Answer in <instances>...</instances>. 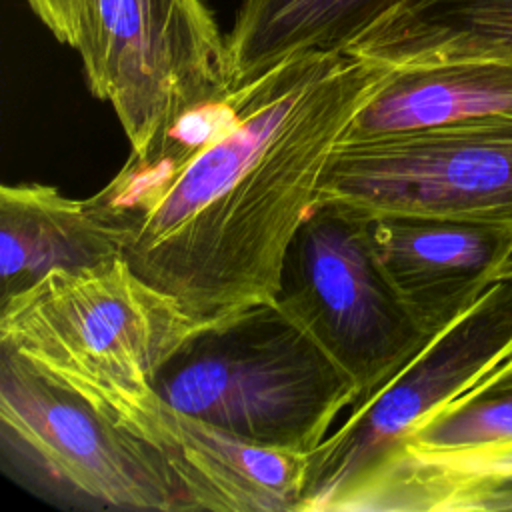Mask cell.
<instances>
[{
    "instance_id": "obj_1",
    "label": "cell",
    "mask_w": 512,
    "mask_h": 512,
    "mask_svg": "<svg viewBox=\"0 0 512 512\" xmlns=\"http://www.w3.org/2000/svg\"><path fill=\"white\" fill-rule=\"evenodd\" d=\"M386 70L348 52L292 56L188 110L88 208L196 326L274 302L326 162Z\"/></svg>"
},
{
    "instance_id": "obj_2",
    "label": "cell",
    "mask_w": 512,
    "mask_h": 512,
    "mask_svg": "<svg viewBox=\"0 0 512 512\" xmlns=\"http://www.w3.org/2000/svg\"><path fill=\"white\" fill-rule=\"evenodd\" d=\"M152 386L230 434L302 454L330 436L358 396L352 378L276 302L196 326Z\"/></svg>"
},
{
    "instance_id": "obj_3",
    "label": "cell",
    "mask_w": 512,
    "mask_h": 512,
    "mask_svg": "<svg viewBox=\"0 0 512 512\" xmlns=\"http://www.w3.org/2000/svg\"><path fill=\"white\" fill-rule=\"evenodd\" d=\"M0 462L16 484L58 508L196 512L152 446L2 346Z\"/></svg>"
},
{
    "instance_id": "obj_4",
    "label": "cell",
    "mask_w": 512,
    "mask_h": 512,
    "mask_svg": "<svg viewBox=\"0 0 512 512\" xmlns=\"http://www.w3.org/2000/svg\"><path fill=\"white\" fill-rule=\"evenodd\" d=\"M196 328L180 302L122 256L52 270L0 304V346L54 374L152 386Z\"/></svg>"
},
{
    "instance_id": "obj_5",
    "label": "cell",
    "mask_w": 512,
    "mask_h": 512,
    "mask_svg": "<svg viewBox=\"0 0 512 512\" xmlns=\"http://www.w3.org/2000/svg\"><path fill=\"white\" fill-rule=\"evenodd\" d=\"M74 50L134 154L232 88L226 36L202 0H80Z\"/></svg>"
},
{
    "instance_id": "obj_6",
    "label": "cell",
    "mask_w": 512,
    "mask_h": 512,
    "mask_svg": "<svg viewBox=\"0 0 512 512\" xmlns=\"http://www.w3.org/2000/svg\"><path fill=\"white\" fill-rule=\"evenodd\" d=\"M368 222L356 210L314 202L286 250L274 300L352 378V406L374 396L432 338L386 280Z\"/></svg>"
},
{
    "instance_id": "obj_7",
    "label": "cell",
    "mask_w": 512,
    "mask_h": 512,
    "mask_svg": "<svg viewBox=\"0 0 512 512\" xmlns=\"http://www.w3.org/2000/svg\"><path fill=\"white\" fill-rule=\"evenodd\" d=\"M314 202L512 226V112L440 128L342 138Z\"/></svg>"
},
{
    "instance_id": "obj_8",
    "label": "cell",
    "mask_w": 512,
    "mask_h": 512,
    "mask_svg": "<svg viewBox=\"0 0 512 512\" xmlns=\"http://www.w3.org/2000/svg\"><path fill=\"white\" fill-rule=\"evenodd\" d=\"M512 352V278L496 280L374 396L348 408L310 452L300 512H334L342 496L414 428Z\"/></svg>"
},
{
    "instance_id": "obj_9",
    "label": "cell",
    "mask_w": 512,
    "mask_h": 512,
    "mask_svg": "<svg viewBox=\"0 0 512 512\" xmlns=\"http://www.w3.org/2000/svg\"><path fill=\"white\" fill-rule=\"evenodd\" d=\"M48 374L152 446L182 482L196 512H300L310 454L230 434L168 404L154 386Z\"/></svg>"
},
{
    "instance_id": "obj_10",
    "label": "cell",
    "mask_w": 512,
    "mask_h": 512,
    "mask_svg": "<svg viewBox=\"0 0 512 512\" xmlns=\"http://www.w3.org/2000/svg\"><path fill=\"white\" fill-rule=\"evenodd\" d=\"M368 230L386 280L428 336L472 308L512 252L508 224L384 214Z\"/></svg>"
},
{
    "instance_id": "obj_11",
    "label": "cell",
    "mask_w": 512,
    "mask_h": 512,
    "mask_svg": "<svg viewBox=\"0 0 512 512\" xmlns=\"http://www.w3.org/2000/svg\"><path fill=\"white\" fill-rule=\"evenodd\" d=\"M512 454V352L368 470L334 512H378L400 488Z\"/></svg>"
},
{
    "instance_id": "obj_12",
    "label": "cell",
    "mask_w": 512,
    "mask_h": 512,
    "mask_svg": "<svg viewBox=\"0 0 512 512\" xmlns=\"http://www.w3.org/2000/svg\"><path fill=\"white\" fill-rule=\"evenodd\" d=\"M120 256L116 240L86 200L40 182L0 188V304L52 270L94 266Z\"/></svg>"
},
{
    "instance_id": "obj_13",
    "label": "cell",
    "mask_w": 512,
    "mask_h": 512,
    "mask_svg": "<svg viewBox=\"0 0 512 512\" xmlns=\"http://www.w3.org/2000/svg\"><path fill=\"white\" fill-rule=\"evenodd\" d=\"M512 112V62L456 60L388 68L344 138L428 130Z\"/></svg>"
},
{
    "instance_id": "obj_14",
    "label": "cell",
    "mask_w": 512,
    "mask_h": 512,
    "mask_svg": "<svg viewBox=\"0 0 512 512\" xmlns=\"http://www.w3.org/2000/svg\"><path fill=\"white\" fill-rule=\"evenodd\" d=\"M346 52L386 68L512 62V0H398Z\"/></svg>"
},
{
    "instance_id": "obj_15",
    "label": "cell",
    "mask_w": 512,
    "mask_h": 512,
    "mask_svg": "<svg viewBox=\"0 0 512 512\" xmlns=\"http://www.w3.org/2000/svg\"><path fill=\"white\" fill-rule=\"evenodd\" d=\"M398 0H242L226 34L232 86L306 52H346Z\"/></svg>"
},
{
    "instance_id": "obj_16",
    "label": "cell",
    "mask_w": 512,
    "mask_h": 512,
    "mask_svg": "<svg viewBox=\"0 0 512 512\" xmlns=\"http://www.w3.org/2000/svg\"><path fill=\"white\" fill-rule=\"evenodd\" d=\"M420 512L512 510V454L428 480L418 496Z\"/></svg>"
},
{
    "instance_id": "obj_17",
    "label": "cell",
    "mask_w": 512,
    "mask_h": 512,
    "mask_svg": "<svg viewBox=\"0 0 512 512\" xmlns=\"http://www.w3.org/2000/svg\"><path fill=\"white\" fill-rule=\"evenodd\" d=\"M28 4L58 42L74 48L80 26V0H28Z\"/></svg>"
},
{
    "instance_id": "obj_18",
    "label": "cell",
    "mask_w": 512,
    "mask_h": 512,
    "mask_svg": "<svg viewBox=\"0 0 512 512\" xmlns=\"http://www.w3.org/2000/svg\"><path fill=\"white\" fill-rule=\"evenodd\" d=\"M508 278H512V252L508 254V258L504 260V264L496 274V280H508Z\"/></svg>"
}]
</instances>
